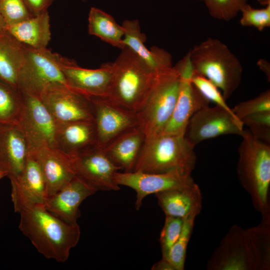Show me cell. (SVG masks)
Here are the masks:
<instances>
[{
  "mask_svg": "<svg viewBox=\"0 0 270 270\" xmlns=\"http://www.w3.org/2000/svg\"><path fill=\"white\" fill-rule=\"evenodd\" d=\"M208 270H269L270 219L244 229L234 224L208 261Z\"/></svg>",
  "mask_w": 270,
  "mask_h": 270,
  "instance_id": "6da1fadb",
  "label": "cell"
},
{
  "mask_svg": "<svg viewBox=\"0 0 270 270\" xmlns=\"http://www.w3.org/2000/svg\"><path fill=\"white\" fill-rule=\"evenodd\" d=\"M19 229L38 252L48 259L64 262L80 236L78 224H70L48 212L42 204L23 209Z\"/></svg>",
  "mask_w": 270,
  "mask_h": 270,
  "instance_id": "7a4b0ae2",
  "label": "cell"
},
{
  "mask_svg": "<svg viewBox=\"0 0 270 270\" xmlns=\"http://www.w3.org/2000/svg\"><path fill=\"white\" fill-rule=\"evenodd\" d=\"M238 148V179L262 218L270 219V146L246 130Z\"/></svg>",
  "mask_w": 270,
  "mask_h": 270,
  "instance_id": "3957f363",
  "label": "cell"
},
{
  "mask_svg": "<svg viewBox=\"0 0 270 270\" xmlns=\"http://www.w3.org/2000/svg\"><path fill=\"white\" fill-rule=\"evenodd\" d=\"M114 71L107 97L138 114L144 106L156 73L127 46L113 62Z\"/></svg>",
  "mask_w": 270,
  "mask_h": 270,
  "instance_id": "277c9868",
  "label": "cell"
},
{
  "mask_svg": "<svg viewBox=\"0 0 270 270\" xmlns=\"http://www.w3.org/2000/svg\"><path fill=\"white\" fill-rule=\"evenodd\" d=\"M194 148L184 136H146L132 172L192 174L196 162Z\"/></svg>",
  "mask_w": 270,
  "mask_h": 270,
  "instance_id": "5b68a950",
  "label": "cell"
},
{
  "mask_svg": "<svg viewBox=\"0 0 270 270\" xmlns=\"http://www.w3.org/2000/svg\"><path fill=\"white\" fill-rule=\"evenodd\" d=\"M196 74L204 76L228 100L239 86L242 67L228 46L216 38H208L188 52Z\"/></svg>",
  "mask_w": 270,
  "mask_h": 270,
  "instance_id": "8992f818",
  "label": "cell"
},
{
  "mask_svg": "<svg viewBox=\"0 0 270 270\" xmlns=\"http://www.w3.org/2000/svg\"><path fill=\"white\" fill-rule=\"evenodd\" d=\"M178 68L158 71L146 104L137 114L138 126L146 137L161 133L176 106L180 84Z\"/></svg>",
  "mask_w": 270,
  "mask_h": 270,
  "instance_id": "52a82bcc",
  "label": "cell"
},
{
  "mask_svg": "<svg viewBox=\"0 0 270 270\" xmlns=\"http://www.w3.org/2000/svg\"><path fill=\"white\" fill-rule=\"evenodd\" d=\"M24 46L26 61L18 79L20 92L40 98L50 86H68L62 68V56L47 48H34Z\"/></svg>",
  "mask_w": 270,
  "mask_h": 270,
  "instance_id": "ba28073f",
  "label": "cell"
},
{
  "mask_svg": "<svg viewBox=\"0 0 270 270\" xmlns=\"http://www.w3.org/2000/svg\"><path fill=\"white\" fill-rule=\"evenodd\" d=\"M22 93V104L16 124L25 138L29 154L44 148H58L57 124L52 116L39 97Z\"/></svg>",
  "mask_w": 270,
  "mask_h": 270,
  "instance_id": "9c48e42d",
  "label": "cell"
},
{
  "mask_svg": "<svg viewBox=\"0 0 270 270\" xmlns=\"http://www.w3.org/2000/svg\"><path fill=\"white\" fill-rule=\"evenodd\" d=\"M175 66L180 78L177 100L172 116L160 134L184 136L191 117L200 108L208 106L210 102L192 82L194 72L188 52Z\"/></svg>",
  "mask_w": 270,
  "mask_h": 270,
  "instance_id": "30bf717a",
  "label": "cell"
},
{
  "mask_svg": "<svg viewBox=\"0 0 270 270\" xmlns=\"http://www.w3.org/2000/svg\"><path fill=\"white\" fill-rule=\"evenodd\" d=\"M244 124L234 112L216 105L202 108L196 112L187 125L184 136L194 146L226 134L242 136Z\"/></svg>",
  "mask_w": 270,
  "mask_h": 270,
  "instance_id": "8fae6325",
  "label": "cell"
},
{
  "mask_svg": "<svg viewBox=\"0 0 270 270\" xmlns=\"http://www.w3.org/2000/svg\"><path fill=\"white\" fill-rule=\"evenodd\" d=\"M40 98L56 124L93 120L94 112L90 98L66 84L46 88Z\"/></svg>",
  "mask_w": 270,
  "mask_h": 270,
  "instance_id": "7c38bea8",
  "label": "cell"
},
{
  "mask_svg": "<svg viewBox=\"0 0 270 270\" xmlns=\"http://www.w3.org/2000/svg\"><path fill=\"white\" fill-rule=\"evenodd\" d=\"M70 157L75 176L96 191L120 189L114 180L120 169L102 148L96 145Z\"/></svg>",
  "mask_w": 270,
  "mask_h": 270,
  "instance_id": "4fadbf2b",
  "label": "cell"
},
{
  "mask_svg": "<svg viewBox=\"0 0 270 270\" xmlns=\"http://www.w3.org/2000/svg\"><path fill=\"white\" fill-rule=\"evenodd\" d=\"M89 98L92 106L98 146L103 148L120 134L138 126L137 114L107 96Z\"/></svg>",
  "mask_w": 270,
  "mask_h": 270,
  "instance_id": "5bb4252c",
  "label": "cell"
},
{
  "mask_svg": "<svg viewBox=\"0 0 270 270\" xmlns=\"http://www.w3.org/2000/svg\"><path fill=\"white\" fill-rule=\"evenodd\" d=\"M114 180L118 186H128L136 191L135 208L137 210L140 208L145 197L150 194L182 188L196 184L192 174L177 172L154 174L118 171L116 172Z\"/></svg>",
  "mask_w": 270,
  "mask_h": 270,
  "instance_id": "9a60e30c",
  "label": "cell"
},
{
  "mask_svg": "<svg viewBox=\"0 0 270 270\" xmlns=\"http://www.w3.org/2000/svg\"><path fill=\"white\" fill-rule=\"evenodd\" d=\"M62 68L68 86L88 96H108L111 86L113 62L104 63L98 68L80 66L76 61L63 57Z\"/></svg>",
  "mask_w": 270,
  "mask_h": 270,
  "instance_id": "2e32d148",
  "label": "cell"
},
{
  "mask_svg": "<svg viewBox=\"0 0 270 270\" xmlns=\"http://www.w3.org/2000/svg\"><path fill=\"white\" fill-rule=\"evenodd\" d=\"M10 179L16 212L32 206L44 204L48 196L46 183L39 164L32 156L28 154L22 172Z\"/></svg>",
  "mask_w": 270,
  "mask_h": 270,
  "instance_id": "e0dca14e",
  "label": "cell"
},
{
  "mask_svg": "<svg viewBox=\"0 0 270 270\" xmlns=\"http://www.w3.org/2000/svg\"><path fill=\"white\" fill-rule=\"evenodd\" d=\"M96 192L75 176L58 191L48 196L44 205L48 212L63 221L76 224L80 216V204Z\"/></svg>",
  "mask_w": 270,
  "mask_h": 270,
  "instance_id": "ac0fdd59",
  "label": "cell"
},
{
  "mask_svg": "<svg viewBox=\"0 0 270 270\" xmlns=\"http://www.w3.org/2000/svg\"><path fill=\"white\" fill-rule=\"evenodd\" d=\"M29 150L22 132L16 124L0 122V169L15 178L24 170Z\"/></svg>",
  "mask_w": 270,
  "mask_h": 270,
  "instance_id": "d6986e66",
  "label": "cell"
},
{
  "mask_svg": "<svg viewBox=\"0 0 270 270\" xmlns=\"http://www.w3.org/2000/svg\"><path fill=\"white\" fill-rule=\"evenodd\" d=\"M30 154L40 166L48 196L58 191L75 176L70 157L58 148H41Z\"/></svg>",
  "mask_w": 270,
  "mask_h": 270,
  "instance_id": "ffe728a7",
  "label": "cell"
},
{
  "mask_svg": "<svg viewBox=\"0 0 270 270\" xmlns=\"http://www.w3.org/2000/svg\"><path fill=\"white\" fill-rule=\"evenodd\" d=\"M158 205L166 216L186 219L200 214L202 206L200 188L196 183L182 188L169 190L155 194Z\"/></svg>",
  "mask_w": 270,
  "mask_h": 270,
  "instance_id": "44dd1931",
  "label": "cell"
},
{
  "mask_svg": "<svg viewBox=\"0 0 270 270\" xmlns=\"http://www.w3.org/2000/svg\"><path fill=\"white\" fill-rule=\"evenodd\" d=\"M124 30L123 42L154 72L172 67V56L156 46L148 50L144 44L146 36L141 32L138 20H126L122 24Z\"/></svg>",
  "mask_w": 270,
  "mask_h": 270,
  "instance_id": "7402d4cb",
  "label": "cell"
},
{
  "mask_svg": "<svg viewBox=\"0 0 270 270\" xmlns=\"http://www.w3.org/2000/svg\"><path fill=\"white\" fill-rule=\"evenodd\" d=\"M145 138L144 134L137 126L120 134L102 148L120 170L132 172Z\"/></svg>",
  "mask_w": 270,
  "mask_h": 270,
  "instance_id": "603a6c76",
  "label": "cell"
},
{
  "mask_svg": "<svg viewBox=\"0 0 270 270\" xmlns=\"http://www.w3.org/2000/svg\"><path fill=\"white\" fill-rule=\"evenodd\" d=\"M56 140L58 149L68 156L96 146L97 138L94 121L57 124Z\"/></svg>",
  "mask_w": 270,
  "mask_h": 270,
  "instance_id": "cb8c5ba5",
  "label": "cell"
},
{
  "mask_svg": "<svg viewBox=\"0 0 270 270\" xmlns=\"http://www.w3.org/2000/svg\"><path fill=\"white\" fill-rule=\"evenodd\" d=\"M50 27V18L46 11L20 22L6 25L5 30L24 45L45 48L51 38Z\"/></svg>",
  "mask_w": 270,
  "mask_h": 270,
  "instance_id": "d4e9b609",
  "label": "cell"
},
{
  "mask_svg": "<svg viewBox=\"0 0 270 270\" xmlns=\"http://www.w3.org/2000/svg\"><path fill=\"white\" fill-rule=\"evenodd\" d=\"M23 44L6 30L0 33V80L18 90L20 73L25 63Z\"/></svg>",
  "mask_w": 270,
  "mask_h": 270,
  "instance_id": "484cf974",
  "label": "cell"
},
{
  "mask_svg": "<svg viewBox=\"0 0 270 270\" xmlns=\"http://www.w3.org/2000/svg\"><path fill=\"white\" fill-rule=\"evenodd\" d=\"M88 22L90 34L120 50L125 47L123 42L124 28L112 16L98 8L92 7L88 14Z\"/></svg>",
  "mask_w": 270,
  "mask_h": 270,
  "instance_id": "4316f807",
  "label": "cell"
},
{
  "mask_svg": "<svg viewBox=\"0 0 270 270\" xmlns=\"http://www.w3.org/2000/svg\"><path fill=\"white\" fill-rule=\"evenodd\" d=\"M22 104V93L0 80V122L16 124Z\"/></svg>",
  "mask_w": 270,
  "mask_h": 270,
  "instance_id": "83f0119b",
  "label": "cell"
},
{
  "mask_svg": "<svg viewBox=\"0 0 270 270\" xmlns=\"http://www.w3.org/2000/svg\"><path fill=\"white\" fill-rule=\"evenodd\" d=\"M195 219L184 220L181 233L164 259L172 265L175 270H184V268L186 250L192 233Z\"/></svg>",
  "mask_w": 270,
  "mask_h": 270,
  "instance_id": "f1b7e54d",
  "label": "cell"
},
{
  "mask_svg": "<svg viewBox=\"0 0 270 270\" xmlns=\"http://www.w3.org/2000/svg\"><path fill=\"white\" fill-rule=\"evenodd\" d=\"M210 14L214 18L230 20L236 16L248 0H202Z\"/></svg>",
  "mask_w": 270,
  "mask_h": 270,
  "instance_id": "f546056e",
  "label": "cell"
},
{
  "mask_svg": "<svg viewBox=\"0 0 270 270\" xmlns=\"http://www.w3.org/2000/svg\"><path fill=\"white\" fill-rule=\"evenodd\" d=\"M184 219L166 216L164 224L160 236L162 258L166 259L173 244L178 238L182 228Z\"/></svg>",
  "mask_w": 270,
  "mask_h": 270,
  "instance_id": "4dcf8cb0",
  "label": "cell"
},
{
  "mask_svg": "<svg viewBox=\"0 0 270 270\" xmlns=\"http://www.w3.org/2000/svg\"><path fill=\"white\" fill-rule=\"evenodd\" d=\"M241 121L248 126L257 139L270 144V112H262L243 118Z\"/></svg>",
  "mask_w": 270,
  "mask_h": 270,
  "instance_id": "1f68e13d",
  "label": "cell"
},
{
  "mask_svg": "<svg viewBox=\"0 0 270 270\" xmlns=\"http://www.w3.org/2000/svg\"><path fill=\"white\" fill-rule=\"evenodd\" d=\"M240 22L244 26H251L262 31L270 26V4L260 9L246 4L240 10Z\"/></svg>",
  "mask_w": 270,
  "mask_h": 270,
  "instance_id": "d6a6232c",
  "label": "cell"
},
{
  "mask_svg": "<svg viewBox=\"0 0 270 270\" xmlns=\"http://www.w3.org/2000/svg\"><path fill=\"white\" fill-rule=\"evenodd\" d=\"M0 13L6 25L16 24L34 16L24 0H0Z\"/></svg>",
  "mask_w": 270,
  "mask_h": 270,
  "instance_id": "836d02e7",
  "label": "cell"
},
{
  "mask_svg": "<svg viewBox=\"0 0 270 270\" xmlns=\"http://www.w3.org/2000/svg\"><path fill=\"white\" fill-rule=\"evenodd\" d=\"M232 110L240 120L252 114L270 112V90H267L254 98L238 104Z\"/></svg>",
  "mask_w": 270,
  "mask_h": 270,
  "instance_id": "e575fe53",
  "label": "cell"
},
{
  "mask_svg": "<svg viewBox=\"0 0 270 270\" xmlns=\"http://www.w3.org/2000/svg\"><path fill=\"white\" fill-rule=\"evenodd\" d=\"M192 80L196 88L210 102H212L216 106L233 112L232 108L227 104L222 92L209 80L204 76L194 73Z\"/></svg>",
  "mask_w": 270,
  "mask_h": 270,
  "instance_id": "d590c367",
  "label": "cell"
},
{
  "mask_svg": "<svg viewBox=\"0 0 270 270\" xmlns=\"http://www.w3.org/2000/svg\"><path fill=\"white\" fill-rule=\"evenodd\" d=\"M54 0H24L28 8L34 15L48 11Z\"/></svg>",
  "mask_w": 270,
  "mask_h": 270,
  "instance_id": "8d00e7d4",
  "label": "cell"
},
{
  "mask_svg": "<svg viewBox=\"0 0 270 270\" xmlns=\"http://www.w3.org/2000/svg\"><path fill=\"white\" fill-rule=\"evenodd\" d=\"M151 269L152 270H175L170 262L163 258L154 264Z\"/></svg>",
  "mask_w": 270,
  "mask_h": 270,
  "instance_id": "74e56055",
  "label": "cell"
},
{
  "mask_svg": "<svg viewBox=\"0 0 270 270\" xmlns=\"http://www.w3.org/2000/svg\"><path fill=\"white\" fill-rule=\"evenodd\" d=\"M260 70L266 74L268 80H270V64L266 60L260 59L257 62Z\"/></svg>",
  "mask_w": 270,
  "mask_h": 270,
  "instance_id": "f35d334b",
  "label": "cell"
},
{
  "mask_svg": "<svg viewBox=\"0 0 270 270\" xmlns=\"http://www.w3.org/2000/svg\"><path fill=\"white\" fill-rule=\"evenodd\" d=\"M6 23L0 13V33L5 30Z\"/></svg>",
  "mask_w": 270,
  "mask_h": 270,
  "instance_id": "ab89813d",
  "label": "cell"
},
{
  "mask_svg": "<svg viewBox=\"0 0 270 270\" xmlns=\"http://www.w3.org/2000/svg\"><path fill=\"white\" fill-rule=\"evenodd\" d=\"M258 2L263 5L268 6L270 4V0H257Z\"/></svg>",
  "mask_w": 270,
  "mask_h": 270,
  "instance_id": "60d3db41",
  "label": "cell"
},
{
  "mask_svg": "<svg viewBox=\"0 0 270 270\" xmlns=\"http://www.w3.org/2000/svg\"><path fill=\"white\" fill-rule=\"evenodd\" d=\"M8 176V174L6 172L0 169V180Z\"/></svg>",
  "mask_w": 270,
  "mask_h": 270,
  "instance_id": "b9f144b4",
  "label": "cell"
}]
</instances>
